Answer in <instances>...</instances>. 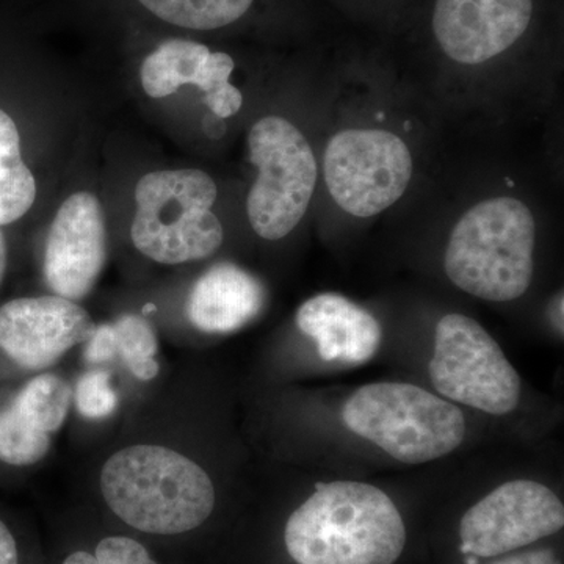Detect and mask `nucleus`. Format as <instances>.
Wrapping results in <instances>:
<instances>
[{
  "label": "nucleus",
  "instance_id": "1",
  "mask_svg": "<svg viewBox=\"0 0 564 564\" xmlns=\"http://www.w3.org/2000/svg\"><path fill=\"white\" fill-rule=\"evenodd\" d=\"M284 543L299 564H393L406 544L402 514L377 486L318 484L289 518Z\"/></svg>",
  "mask_w": 564,
  "mask_h": 564
},
{
  "label": "nucleus",
  "instance_id": "2",
  "mask_svg": "<svg viewBox=\"0 0 564 564\" xmlns=\"http://www.w3.org/2000/svg\"><path fill=\"white\" fill-rule=\"evenodd\" d=\"M104 500L131 529L152 536H181L214 513L209 475L187 456L159 445L117 452L102 469Z\"/></svg>",
  "mask_w": 564,
  "mask_h": 564
},
{
  "label": "nucleus",
  "instance_id": "3",
  "mask_svg": "<svg viewBox=\"0 0 564 564\" xmlns=\"http://www.w3.org/2000/svg\"><path fill=\"white\" fill-rule=\"evenodd\" d=\"M534 243L536 225L524 203L486 199L456 223L445 248V274L477 299L511 302L532 284Z\"/></svg>",
  "mask_w": 564,
  "mask_h": 564
},
{
  "label": "nucleus",
  "instance_id": "4",
  "mask_svg": "<svg viewBox=\"0 0 564 564\" xmlns=\"http://www.w3.org/2000/svg\"><path fill=\"white\" fill-rule=\"evenodd\" d=\"M217 184L202 170L144 174L135 187L131 236L137 250L154 262L202 261L220 250L225 231L212 212Z\"/></svg>",
  "mask_w": 564,
  "mask_h": 564
},
{
  "label": "nucleus",
  "instance_id": "5",
  "mask_svg": "<svg viewBox=\"0 0 564 564\" xmlns=\"http://www.w3.org/2000/svg\"><path fill=\"white\" fill-rule=\"evenodd\" d=\"M345 425L404 464L443 458L462 445L466 419L458 406L406 383H373L344 404Z\"/></svg>",
  "mask_w": 564,
  "mask_h": 564
},
{
  "label": "nucleus",
  "instance_id": "6",
  "mask_svg": "<svg viewBox=\"0 0 564 564\" xmlns=\"http://www.w3.org/2000/svg\"><path fill=\"white\" fill-rule=\"evenodd\" d=\"M258 177L248 193L251 228L265 240H280L303 220L317 185L313 148L300 129L281 117H265L248 135Z\"/></svg>",
  "mask_w": 564,
  "mask_h": 564
},
{
  "label": "nucleus",
  "instance_id": "7",
  "mask_svg": "<svg viewBox=\"0 0 564 564\" xmlns=\"http://www.w3.org/2000/svg\"><path fill=\"white\" fill-rule=\"evenodd\" d=\"M430 377L445 399L488 414L511 413L521 400V377L499 344L467 315L447 314L437 323Z\"/></svg>",
  "mask_w": 564,
  "mask_h": 564
},
{
  "label": "nucleus",
  "instance_id": "8",
  "mask_svg": "<svg viewBox=\"0 0 564 564\" xmlns=\"http://www.w3.org/2000/svg\"><path fill=\"white\" fill-rule=\"evenodd\" d=\"M323 170L337 206L367 218L402 198L413 176V158L395 133L345 129L329 140Z\"/></svg>",
  "mask_w": 564,
  "mask_h": 564
},
{
  "label": "nucleus",
  "instance_id": "9",
  "mask_svg": "<svg viewBox=\"0 0 564 564\" xmlns=\"http://www.w3.org/2000/svg\"><path fill=\"white\" fill-rule=\"evenodd\" d=\"M563 525L562 500L547 486L508 481L463 516L462 551L480 558L503 555L558 533Z\"/></svg>",
  "mask_w": 564,
  "mask_h": 564
},
{
  "label": "nucleus",
  "instance_id": "10",
  "mask_svg": "<svg viewBox=\"0 0 564 564\" xmlns=\"http://www.w3.org/2000/svg\"><path fill=\"white\" fill-rule=\"evenodd\" d=\"M107 256L106 218L90 192L63 202L52 221L44 254V276L55 295L79 302L101 276Z\"/></svg>",
  "mask_w": 564,
  "mask_h": 564
},
{
  "label": "nucleus",
  "instance_id": "11",
  "mask_svg": "<svg viewBox=\"0 0 564 564\" xmlns=\"http://www.w3.org/2000/svg\"><path fill=\"white\" fill-rule=\"evenodd\" d=\"M95 328L79 303L58 295L13 300L0 307V348L25 369H46L87 343Z\"/></svg>",
  "mask_w": 564,
  "mask_h": 564
},
{
  "label": "nucleus",
  "instance_id": "12",
  "mask_svg": "<svg viewBox=\"0 0 564 564\" xmlns=\"http://www.w3.org/2000/svg\"><path fill=\"white\" fill-rule=\"evenodd\" d=\"M532 18L533 0H436L432 25L448 58L480 65L514 46Z\"/></svg>",
  "mask_w": 564,
  "mask_h": 564
},
{
  "label": "nucleus",
  "instance_id": "13",
  "mask_svg": "<svg viewBox=\"0 0 564 564\" xmlns=\"http://www.w3.org/2000/svg\"><path fill=\"white\" fill-rule=\"evenodd\" d=\"M296 325L328 362L358 366L370 361L383 340L377 318L339 293H321L304 302L296 313Z\"/></svg>",
  "mask_w": 564,
  "mask_h": 564
},
{
  "label": "nucleus",
  "instance_id": "14",
  "mask_svg": "<svg viewBox=\"0 0 564 564\" xmlns=\"http://www.w3.org/2000/svg\"><path fill=\"white\" fill-rule=\"evenodd\" d=\"M265 300L258 278L234 263H218L193 285L187 315L199 332L232 333L254 321Z\"/></svg>",
  "mask_w": 564,
  "mask_h": 564
},
{
  "label": "nucleus",
  "instance_id": "15",
  "mask_svg": "<svg viewBox=\"0 0 564 564\" xmlns=\"http://www.w3.org/2000/svg\"><path fill=\"white\" fill-rule=\"evenodd\" d=\"M210 50L191 40H169L144 58L141 87L151 98L172 96L184 85H198Z\"/></svg>",
  "mask_w": 564,
  "mask_h": 564
},
{
  "label": "nucleus",
  "instance_id": "16",
  "mask_svg": "<svg viewBox=\"0 0 564 564\" xmlns=\"http://www.w3.org/2000/svg\"><path fill=\"white\" fill-rule=\"evenodd\" d=\"M36 182L21 155L20 132L0 110V226L10 225L32 209Z\"/></svg>",
  "mask_w": 564,
  "mask_h": 564
},
{
  "label": "nucleus",
  "instance_id": "17",
  "mask_svg": "<svg viewBox=\"0 0 564 564\" xmlns=\"http://www.w3.org/2000/svg\"><path fill=\"white\" fill-rule=\"evenodd\" d=\"M159 20L192 29L215 31L226 28L251 9L254 0H139Z\"/></svg>",
  "mask_w": 564,
  "mask_h": 564
},
{
  "label": "nucleus",
  "instance_id": "18",
  "mask_svg": "<svg viewBox=\"0 0 564 564\" xmlns=\"http://www.w3.org/2000/svg\"><path fill=\"white\" fill-rule=\"evenodd\" d=\"M70 397L73 391L61 377L41 375L29 381L11 404L41 432L52 434L65 422Z\"/></svg>",
  "mask_w": 564,
  "mask_h": 564
},
{
  "label": "nucleus",
  "instance_id": "19",
  "mask_svg": "<svg viewBox=\"0 0 564 564\" xmlns=\"http://www.w3.org/2000/svg\"><path fill=\"white\" fill-rule=\"evenodd\" d=\"M51 447V434L41 432L13 404L0 411V459L11 466L41 462Z\"/></svg>",
  "mask_w": 564,
  "mask_h": 564
},
{
  "label": "nucleus",
  "instance_id": "20",
  "mask_svg": "<svg viewBox=\"0 0 564 564\" xmlns=\"http://www.w3.org/2000/svg\"><path fill=\"white\" fill-rule=\"evenodd\" d=\"M111 325L117 334L118 355L124 359L129 370L141 381L158 377V337L150 322L139 315H122Z\"/></svg>",
  "mask_w": 564,
  "mask_h": 564
},
{
  "label": "nucleus",
  "instance_id": "21",
  "mask_svg": "<svg viewBox=\"0 0 564 564\" xmlns=\"http://www.w3.org/2000/svg\"><path fill=\"white\" fill-rule=\"evenodd\" d=\"M234 66L231 55L210 52L196 85L204 93V102L220 118L232 117L242 109V93L229 82Z\"/></svg>",
  "mask_w": 564,
  "mask_h": 564
},
{
  "label": "nucleus",
  "instance_id": "22",
  "mask_svg": "<svg viewBox=\"0 0 564 564\" xmlns=\"http://www.w3.org/2000/svg\"><path fill=\"white\" fill-rule=\"evenodd\" d=\"M62 564H161L151 552L126 534H110L98 541L93 551H74Z\"/></svg>",
  "mask_w": 564,
  "mask_h": 564
},
{
  "label": "nucleus",
  "instance_id": "23",
  "mask_svg": "<svg viewBox=\"0 0 564 564\" xmlns=\"http://www.w3.org/2000/svg\"><path fill=\"white\" fill-rule=\"evenodd\" d=\"M76 406L87 419L109 417L118 406V395L110 384V373L104 370H91L77 381Z\"/></svg>",
  "mask_w": 564,
  "mask_h": 564
},
{
  "label": "nucleus",
  "instance_id": "24",
  "mask_svg": "<svg viewBox=\"0 0 564 564\" xmlns=\"http://www.w3.org/2000/svg\"><path fill=\"white\" fill-rule=\"evenodd\" d=\"M117 355V334L113 325L106 323V325L96 326L90 339L87 340L85 359L90 364H104L111 361Z\"/></svg>",
  "mask_w": 564,
  "mask_h": 564
},
{
  "label": "nucleus",
  "instance_id": "25",
  "mask_svg": "<svg viewBox=\"0 0 564 564\" xmlns=\"http://www.w3.org/2000/svg\"><path fill=\"white\" fill-rule=\"evenodd\" d=\"M491 564H562V562H560L558 556L551 549H541V551L507 556V558Z\"/></svg>",
  "mask_w": 564,
  "mask_h": 564
},
{
  "label": "nucleus",
  "instance_id": "26",
  "mask_svg": "<svg viewBox=\"0 0 564 564\" xmlns=\"http://www.w3.org/2000/svg\"><path fill=\"white\" fill-rule=\"evenodd\" d=\"M0 564H20L17 540L3 521H0Z\"/></svg>",
  "mask_w": 564,
  "mask_h": 564
},
{
  "label": "nucleus",
  "instance_id": "27",
  "mask_svg": "<svg viewBox=\"0 0 564 564\" xmlns=\"http://www.w3.org/2000/svg\"><path fill=\"white\" fill-rule=\"evenodd\" d=\"M563 292L556 293L554 299H552L551 304H549V318H551L552 325H554L555 332L563 337L564 326H563Z\"/></svg>",
  "mask_w": 564,
  "mask_h": 564
},
{
  "label": "nucleus",
  "instance_id": "28",
  "mask_svg": "<svg viewBox=\"0 0 564 564\" xmlns=\"http://www.w3.org/2000/svg\"><path fill=\"white\" fill-rule=\"evenodd\" d=\"M7 269V243L6 239H3V234L0 231V284L3 281V274H6Z\"/></svg>",
  "mask_w": 564,
  "mask_h": 564
}]
</instances>
